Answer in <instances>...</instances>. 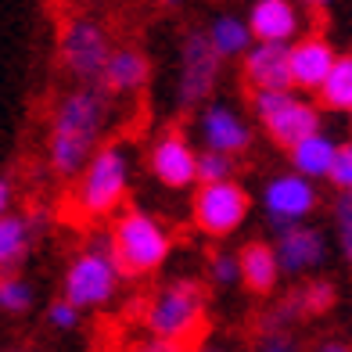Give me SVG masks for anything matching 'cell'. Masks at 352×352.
Masks as SVG:
<instances>
[{"label":"cell","instance_id":"25","mask_svg":"<svg viewBox=\"0 0 352 352\" xmlns=\"http://www.w3.org/2000/svg\"><path fill=\"white\" fill-rule=\"evenodd\" d=\"M334 230H338L342 252L352 259V190H345L338 198V205H334Z\"/></svg>","mask_w":352,"mask_h":352},{"label":"cell","instance_id":"24","mask_svg":"<svg viewBox=\"0 0 352 352\" xmlns=\"http://www.w3.org/2000/svg\"><path fill=\"white\" fill-rule=\"evenodd\" d=\"M230 180V155H216L205 151L198 155V184H227Z\"/></svg>","mask_w":352,"mask_h":352},{"label":"cell","instance_id":"34","mask_svg":"<svg viewBox=\"0 0 352 352\" xmlns=\"http://www.w3.org/2000/svg\"><path fill=\"white\" fill-rule=\"evenodd\" d=\"M298 4H306V8H327L331 0H298Z\"/></svg>","mask_w":352,"mask_h":352},{"label":"cell","instance_id":"32","mask_svg":"<svg viewBox=\"0 0 352 352\" xmlns=\"http://www.w3.org/2000/svg\"><path fill=\"white\" fill-rule=\"evenodd\" d=\"M8 201H11V187H8V180H0V219L8 216Z\"/></svg>","mask_w":352,"mask_h":352},{"label":"cell","instance_id":"20","mask_svg":"<svg viewBox=\"0 0 352 352\" xmlns=\"http://www.w3.org/2000/svg\"><path fill=\"white\" fill-rule=\"evenodd\" d=\"M209 40L216 47L219 58H237V54H248L252 51V29L248 22H241L237 14H219V19L209 25Z\"/></svg>","mask_w":352,"mask_h":352},{"label":"cell","instance_id":"5","mask_svg":"<svg viewBox=\"0 0 352 352\" xmlns=\"http://www.w3.org/2000/svg\"><path fill=\"white\" fill-rule=\"evenodd\" d=\"M126 151L122 148H101L90 158L83 187H79V205L90 216H104L111 212L126 195Z\"/></svg>","mask_w":352,"mask_h":352},{"label":"cell","instance_id":"6","mask_svg":"<svg viewBox=\"0 0 352 352\" xmlns=\"http://www.w3.org/2000/svg\"><path fill=\"white\" fill-rule=\"evenodd\" d=\"M116 277H119V266L111 259V252L87 248L65 274V298L76 309L101 306L116 292Z\"/></svg>","mask_w":352,"mask_h":352},{"label":"cell","instance_id":"12","mask_svg":"<svg viewBox=\"0 0 352 352\" xmlns=\"http://www.w3.org/2000/svg\"><path fill=\"white\" fill-rule=\"evenodd\" d=\"M151 173L158 176V184L180 190L198 180V155L180 133H166L151 151Z\"/></svg>","mask_w":352,"mask_h":352},{"label":"cell","instance_id":"11","mask_svg":"<svg viewBox=\"0 0 352 352\" xmlns=\"http://www.w3.org/2000/svg\"><path fill=\"white\" fill-rule=\"evenodd\" d=\"M245 76L255 94H287L292 83V47L287 43H255L245 54Z\"/></svg>","mask_w":352,"mask_h":352},{"label":"cell","instance_id":"13","mask_svg":"<svg viewBox=\"0 0 352 352\" xmlns=\"http://www.w3.org/2000/svg\"><path fill=\"white\" fill-rule=\"evenodd\" d=\"M334 61H338L334 47L320 36H306L292 43V83L298 90H320L327 83Z\"/></svg>","mask_w":352,"mask_h":352},{"label":"cell","instance_id":"22","mask_svg":"<svg viewBox=\"0 0 352 352\" xmlns=\"http://www.w3.org/2000/svg\"><path fill=\"white\" fill-rule=\"evenodd\" d=\"M320 101L334 111H352V54H338L327 83L320 87Z\"/></svg>","mask_w":352,"mask_h":352},{"label":"cell","instance_id":"26","mask_svg":"<svg viewBox=\"0 0 352 352\" xmlns=\"http://www.w3.org/2000/svg\"><path fill=\"white\" fill-rule=\"evenodd\" d=\"M327 180L338 187L342 195H345V190H352V140L349 144H338V155H334V166H331Z\"/></svg>","mask_w":352,"mask_h":352},{"label":"cell","instance_id":"15","mask_svg":"<svg viewBox=\"0 0 352 352\" xmlns=\"http://www.w3.org/2000/svg\"><path fill=\"white\" fill-rule=\"evenodd\" d=\"M277 263H280V274H306V270L320 266L327 255V241L320 230L309 227H292L277 237Z\"/></svg>","mask_w":352,"mask_h":352},{"label":"cell","instance_id":"19","mask_svg":"<svg viewBox=\"0 0 352 352\" xmlns=\"http://www.w3.org/2000/svg\"><path fill=\"white\" fill-rule=\"evenodd\" d=\"M101 83H104V90H119V94L140 90L148 83V58L137 51H111Z\"/></svg>","mask_w":352,"mask_h":352},{"label":"cell","instance_id":"28","mask_svg":"<svg viewBox=\"0 0 352 352\" xmlns=\"http://www.w3.org/2000/svg\"><path fill=\"white\" fill-rule=\"evenodd\" d=\"M212 280L216 284H234V280H241V263H237V255H230V252H219V255H212Z\"/></svg>","mask_w":352,"mask_h":352},{"label":"cell","instance_id":"14","mask_svg":"<svg viewBox=\"0 0 352 352\" xmlns=\"http://www.w3.org/2000/svg\"><path fill=\"white\" fill-rule=\"evenodd\" d=\"M248 29L259 43H287L298 33V8L292 0H255L248 14Z\"/></svg>","mask_w":352,"mask_h":352},{"label":"cell","instance_id":"16","mask_svg":"<svg viewBox=\"0 0 352 352\" xmlns=\"http://www.w3.org/2000/svg\"><path fill=\"white\" fill-rule=\"evenodd\" d=\"M201 140H205V151L237 155V151L248 148V126L234 108L212 104V108H205V116H201Z\"/></svg>","mask_w":352,"mask_h":352},{"label":"cell","instance_id":"35","mask_svg":"<svg viewBox=\"0 0 352 352\" xmlns=\"http://www.w3.org/2000/svg\"><path fill=\"white\" fill-rule=\"evenodd\" d=\"M158 4H162V8H176V4H180V0H158Z\"/></svg>","mask_w":352,"mask_h":352},{"label":"cell","instance_id":"31","mask_svg":"<svg viewBox=\"0 0 352 352\" xmlns=\"http://www.w3.org/2000/svg\"><path fill=\"white\" fill-rule=\"evenodd\" d=\"M133 352H184V345H176V342H162V338H151V342H140Z\"/></svg>","mask_w":352,"mask_h":352},{"label":"cell","instance_id":"23","mask_svg":"<svg viewBox=\"0 0 352 352\" xmlns=\"http://www.w3.org/2000/svg\"><path fill=\"white\" fill-rule=\"evenodd\" d=\"M29 302H33V292H29L25 280L0 277V309H4V313H25Z\"/></svg>","mask_w":352,"mask_h":352},{"label":"cell","instance_id":"36","mask_svg":"<svg viewBox=\"0 0 352 352\" xmlns=\"http://www.w3.org/2000/svg\"><path fill=\"white\" fill-rule=\"evenodd\" d=\"M201 352H219V349H201Z\"/></svg>","mask_w":352,"mask_h":352},{"label":"cell","instance_id":"4","mask_svg":"<svg viewBox=\"0 0 352 352\" xmlns=\"http://www.w3.org/2000/svg\"><path fill=\"white\" fill-rule=\"evenodd\" d=\"M255 111H259L266 133L277 144H284V148H295L306 137L320 133V111L309 101L295 98L292 90L287 94H255Z\"/></svg>","mask_w":352,"mask_h":352},{"label":"cell","instance_id":"18","mask_svg":"<svg viewBox=\"0 0 352 352\" xmlns=\"http://www.w3.org/2000/svg\"><path fill=\"white\" fill-rule=\"evenodd\" d=\"M334 155H338V144H334L324 130L306 137L302 144L292 148V166L298 176H331V166H334Z\"/></svg>","mask_w":352,"mask_h":352},{"label":"cell","instance_id":"8","mask_svg":"<svg viewBox=\"0 0 352 352\" xmlns=\"http://www.w3.org/2000/svg\"><path fill=\"white\" fill-rule=\"evenodd\" d=\"M263 205H266V219L277 234L298 227L313 209H316V190L306 176H277V180L266 184V195H263Z\"/></svg>","mask_w":352,"mask_h":352},{"label":"cell","instance_id":"30","mask_svg":"<svg viewBox=\"0 0 352 352\" xmlns=\"http://www.w3.org/2000/svg\"><path fill=\"white\" fill-rule=\"evenodd\" d=\"M255 352H298V345L287 338V334L274 331V334H266V338L259 342V349H255Z\"/></svg>","mask_w":352,"mask_h":352},{"label":"cell","instance_id":"1","mask_svg":"<svg viewBox=\"0 0 352 352\" xmlns=\"http://www.w3.org/2000/svg\"><path fill=\"white\" fill-rule=\"evenodd\" d=\"M104 119V101L98 90H76L61 101L51 126V166L61 176H76L87 166Z\"/></svg>","mask_w":352,"mask_h":352},{"label":"cell","instance_id":"9","mask_svg":"<svg viewBox=\"0 0 352 352\" xmlns=\"http://www.w3.org/2000/svg\"><path fill=\"white\" fill-rule=\"evenodd\" d=\"M216 72H219V54L209 33H201V29L187 33L180 47V104H198L212 90Z\"/></svg>","mask_w":352,"mask_h":352},{"label":"cell","instance_id":"21","mask_svg":"<svg viewBox=\"0 0 352 352\" xmlns=\"http://www.w3.org/2000/svg\"><path fill=\"white\" fill-rule=\"evenodd\" d=\"M25 252H29V223L22 216H4L0 219V274L19 266Z\"/></svg>","mask_w":352,"mask_h":352},{"label":"cell","instance_id":"2","mask_svg":"<svg viewBox=\"0 0 352 352\" xmlns=\"http://www.w3.org/2000/svg\"><path fill=\"white\" fill-rule=\"evenodd\" d=\"M166 255H169V234L148 212H126L116 223V230H111V259H116L119 274L126 277L151 274V270L166 263Z\"/></svg>","mask_w":352,"mask_h":352},{"label":"cell","instance_id":"17","mask_svg":"<svg viewBox=\"0 0 352 352\" xmlns=\"http://www.w3.org/2000/svg\"><path fill=\"white\" fill-rule=\"evenodd\" d=\"M237 263H241V280L248 284V292L266 295L274 292V284L280 277V263H277V248L266 241H248L237 252Z\"/></svg>","mask_w":352,"mask_h":352},{"label":"cell","instance_id":"3","mask_svg":"<svg viewBox=\"0 0 352 352\" xmlns=\"http://www.w3.org/2000/svg\"><path fill=\"white\" fill-rule=\"evenodd\" d=\"M201 316H205L201 287H198L195 280H176V284L162 287V292H158V298L151 302L148 327H151L155 338L184 345L190 334L201 327Z\"/></svg>","mask_w":352,"mask_h":352},{"label":"cell","instance_id":"7","mask_svg":"<svg viewBox=\"0 0 352 352\" xmlns=\"http://www.w3.org/2000/svg\"><path fill=\"white\" fill-rule=\"evenodd\" d=\"M245 216H248V195H245L241 184L227 180V184L198 187V195H195V223L205 234L227 237V234H234L237 227H241Z\"/></svg>","mask_w":352,"mask_h":352},{"label":"cell","instance_id":"33","mask_svg":"<svg viewBox=\"0 0 352 352\" xmlns=\"http://www.w3.org/2000/svg\"><path fill=\"white\" fill-rule=\"evenodd\" d=\"M313 352H352L345 342H324V345H316Z\"/></svg>","mask_w":352,"mask_h":352},{"label":"cell","instance_id":"10","mask_svg":"<svg viewBox=\"0 0 352 352\" xmlns=\"http://www.w3.org/2000/svg\"><path fill=\"white\" fill-rule=\"evenodd\" d=\"M61 58H65L69 72H76L79 79H101L104 65H108V40L94 22H72L61 36Z\"/></svg>","mask_w":352,"mask_h":352},{"label":"cell","instance_id":"29","mask_svg":"<svg viewBox=\"0 0 352 352\" xmlns=\"http://www.w3.org/2000/svg\"><path fill=\"white\" fill-rule=\"evenodd\" d=\"M47 320H51V327H58V331H72L79 324V309L69 298H58V302H51V309H47Z\"/></svg>","mask_w":352,"mask_h":352},{"label":"cell","instance_id":"27","mask_svg":"<svg viewBox=\"0 0 352 352\" xmlns=\"http://www.w3.org/2000/svg\"><path fill=\"white\" fill-rule=\"evenodd\" d=\"M298 298H302V313H324L334 302V287L327 280H320V284H309L306 292H298Z\"/></svg>","mask_w":352,"mask_h":352}]
</instances>
